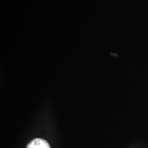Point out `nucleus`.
I'll return each instance as SVG.
<instances>
[{
  "mask_svg": "<svg viewBox=\"0 0 148 148\" xmlns=\"http://www.w3.org/2000/svg\"><path fill=\"white\" fill-rule=\"evenodd\" d=\"M26 148H50L49 143L41 138H36L29 142Z\"/></svg>",
  "mask_w": 148,
  "mask_h": 148,
  "instance_id": "nucleus-1",
  "label": "nucleus"
}]
</instances>
